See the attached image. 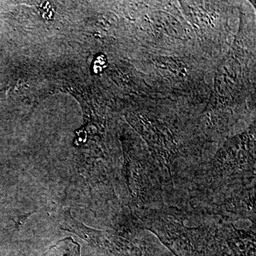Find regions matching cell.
I'll return each mask as SVG.
<instances>
[{"label": "cell", "mask_w": 256, "mask_h": 256, "mask_svg": "<svg viewBox=\"0 0 256 256\" xmlns=\"http://www.w3.org/2000/svg\"><path fill=\"white\" fill-rule=\"evenodd\" d=\"M44 256H80V246L68 237L50 247Z\"/></svg>", "instance_id": "cell-1"}]
</instances>
